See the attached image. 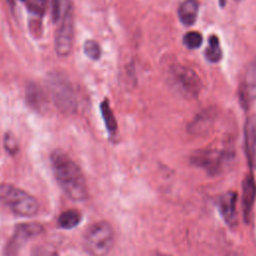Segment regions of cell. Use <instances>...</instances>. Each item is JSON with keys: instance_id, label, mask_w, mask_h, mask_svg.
I'll return each mask as SVG.
<instances>
[{"instance_id": "1", "label": "cell", "mask_w": 256, "mask_h": 256, "mask_svg": "<svg viewBox=\"0 0 256 256\" xmlns=\"http://www.w3.org/2000/svg\"><path fill=\"white\" fill-rule=\"evenodd\" d=\"M50 159L54 176L66 196L73 201L85 200L88 188L80 167L61 150H55Z\"/></svg>"}, {"instance_id": "2", "label": "cell", "mask_w": 256, "mask_h": 256, "mask_svg": "<svg viewBox=\"0 0 256 256\" xmlns=\"http://www.w3.org/2000/svg\"><path fill=\"white\" fill-rule=\"evenodd\" d=\"M233 151L227 148H205L195 151L190 161L194 166L203 169L211 176L223 173L232 163Z\"/></svg>"}, {"instance_id": "3", "label": "cell", "mask_w": 256, "mask_h": 256, "mask_svg": "<svg viewBox=\"0 0 256 256\" xmlns=\"http://www.w3.org/2000/svg\"><path fill=\"white\" fill-rule=\"evenodd\" d=\"M0 201L12 213L22 217H32L39 210V204L32 195L11 184H0Z\"/></svg>"}, {"instance_id": "4", "label": "cell", "mask_w": 256, "mask_h": 256, "mask_svg": "<svg viewBox=\"0 0 256 256\" xmlns=\"http://www.w3.org/2000/svg\"><path fill=\"white\" fill-rule=\"evenodd\" d=\"M114 243L111 225L99 221L91 225L84 235V248L91 256H107Z\"/></svg>"}, {"instance_id": "5", "label": "cell", "mask_w": 256, "mask_h": 256, "mask_svg": "<svg viewBox=\"0 0 256 256\" xmlns=\"http://www.w3.org/2000/svg\"><path fill=\"white\" fill-rule=\"evenodd\" d=\"M47 87L56 106L66 113L76 110V96L70 82L61 74L52 73L47 78Z\"/></svg>"}, {"instance_id": "6", "label": "cell", "mask_w": 256, "mask_h": 256, "mask_svg": "<svg viewBox=\"0 0 256 256\" xmlns=\"http://www.w3.org/2000/svg\"><path fill=\"white\" fill-rule=\"evenodd\" d=\"M173 86L186 97H197L201 89V81L198 75L190 68L176 66L171 71Z\"/></svg>"}, {"instance_id": "7", "label": "cell", "mask_w": 256, "mask_h": 256, "mask_svg": "<svg viewBox=\"0 0 256 256\" xmlns=\"http://www.w3.org/2000/svg\"><path fill=\"white\" fill-rule=\"evenodd\" d=\"M73 22V6L71 1H69L67 2L64 15L61 18V22L55 36V49L59 56L65 57L71 52L74 35Z\"/></svg>"}, {"instance_id": "8", "label": "cell", "mask_w": 256, "mask_h": 256, "mask_svg": "<svg viewBox=\"0 0 256 256\" xmlns=\"http://www.w3.org/2000/svg\"><path fill=\"white\" fill-rule=\"evenodd\" d=\"M43 227L39 223H23L16 227L14 234L7 242L3 256H17L20 249L31 238L42 233Z\"/></svg>"}, {"instance_id": "9", "label": "cell", "mask_w": 256, "mask_h": 256, "mask_svg": "<svg viewBox=\"0 0 256 256\" xmlns=\"http://www.w3.org/2000/svg\"><path fill=\"white\" fill-rule=\"evenodd\" d=\"M239 100L245 109L256 100V59L244 70L239 86Z\"/></svg>"}, {"instance_id": "10", "label": "cell", "mask_w": 256, "mask_h": 256, "mask_svg": "<svg viewBox=\"0 0 256 256\" xmlns=\"http://www.w3.org/2000/svg\"><path fill=\"white\" fill-rule=\"evenodd\" d=\"M237 194L233 191H228L222 194L217 199V208L223 221L230 227H233L237 221Z\"/></svg>"}, {"instance_id": "11", "label": "cell", "mask_w": 256, "mask_h": 256, "mask_svg": "<svg viewBox=\"0 0 256 256\" xmlns=\"http://www.w3.org/2000/svg\"><path fill=\"white\" fill-rule=\"evenodd\" d=\"M256 199V183L253 175L247 174L242 182V215L248 223L251 219L252 210Z\"/></svg>"}, {"instance_id": "12", "label": "cell", "mask_w": 256, "mask_h": 256, "mask_svg": "<svg viewBox=\"0 0 256 256\" xmlns=\"http://www.w3.org/2000/svg\"><path fill=\"white\" fill-rule=\"evenodd\" d=\"M245 153L249 166L256 168V116L252 115L246 120L244 128Z\"/></svg>"}, {"instance_id": "13", "label": "cell", "mask_w": 256, "mask_h": 256, "mask_svg": "<svg viewBox=\"0 0 256 256\" xmlns=\"http://www.w3.org/2000/svg\"><path fill=\"white\" fill-rule=\"evenodd\" d=\"M199 11L197 0H184L178 8V17L182 24L191 26L195 23Z\"/></svg>"}, {"instance_id": "14", "label": "cell", "mask_w": 256, "mask_h": 256, "mask_svg": "<svg viewBox=\"0 0 256 256\" xmlns=\"http://www.w3.org/2000/svg\"><path fill=\"white\" fill-rule=\"evenodd\" d=\"M82 216L79 211L69 209L62 212L58 217V226L63 229H72L81 222Z\"/></svg>"}, {"instance_id": "15", "label": "cell", "mask_w": 256, "mask_h": 256, "mask_svg": "<svg viewBox=\"0 0 256 256\" xmlns=\"http://www.w3.org/2000/svg\"><path fill=\"white\" fill-rule=\"evenodd\" d=\"M212 119H213V116L209 112L198 115L190 124V129H189L190 133L202 134L207 132L212 124Z\"/></svg>"}, {"instance_id": "16", "label": "cell", "mask_w": 256, "mask_h": 256, "mask_svg": "<svg viewBox=\"0 0 256 256\" xmlns=\"http://www.w3.org/2000/svg\"><path fill=\"white\" fill-rule=\"evenodd\" d=\"M205 57L209 62L216 63L222 58V50L219 39L216 35H210L208 39V46L205 50Z\"/></svg>"}, {"instance_id": "17", "label": "cell", "mask_w": 256, "mask_h": 256, "mask_svg": "<svg viewBox=\"0 0 256 256\" xmlns=\"http://www.w3.org/2000/svg\"><path fill=\"white\" fill-rule=\"evenodd\" d=\"M28 104L34 109L40 110L45 107V99L42 91L36 85H29L26 91Z\"/></svg>"}, {"instance_id": "18", "label": "cell", "mask_w": 256, "mask_h": 256, "mask_svg": "<svg viewBox=\"0 0 256 256\" xmlns=\"http://www.w3.org/2000/svg\"><path fill=\"white\" fill-rule=\"evenodd\" d=\"M100 110H101V114H102V118L103 121L105 123V126L107 128V130L109 131V133L114 134L117 130V121L114 117L113 111L110 107L109 101L107 99L103 100L100 104Z\"/></svg>"}, {"instance_id": "19", "label": "cell", "mask_w": 256, "mask_h": 256, "mask_svg": "<svg viewBox=\"0 0 256 256\" xmlns=\"http://www.w3.org/2000/svg\"><path fill=\"white\" fill-rule=\"evenodd\" d=\"M203 41L202 35L197 31L187 32L183 37V43L189 49H197L201 46Z\"/></svg>"}, {"instance_id": "20", "label": "cell", "mask_w": 256, "mask_h": 256, "mask_svg": "<svg viewBox=\"0 0 256 256\" xmlns=\"http://www.w3.org/2000/svg\"><path fill=\"white\" fill-rule=\"evenodd\" d=\"M26 5L30 13L41 17L45 13L47 0H26Z\"/></svg>"}, {"instance_id": "21", "label": "cell", "mask_w": 256, "mask_h": 256, "mask_svg": "<svg viewBox=\"0 0 256 256\" xmlns=\"http://www.w3.org/2000/svg\"><path fill=\"white\" fill-rule=\"evenodd\" d=\"M83 50H84V53L87 55V57H89L92 60H97L100 58L101 49L98 43L95 42L94 40H87L84 43Z\"/></svg>"}, {"instance_id": "22", "label": "cell", "mask_w": 256, "mask_h": 256, "mask_svg": "<svg viewBox=\"0 0 256 256\" xmlns=\"http://www.w3.org/2000/svg\"><path fill=\"white\" fill-rule=\"evenodd\" d=\"M4 146L5 149L10 153V154H15L18 151V144L14 136L10 133H6L4 137Z\"/></svg>"}, {"instance_id": "23", "label": "cell", "mask_w": 256, "mask_h": 256, "mask_svg": "<svg viewBox=\"0 0 256 256\" xmlns=\"http://www.w3.org/2000/svg\"><path fill=\"white\" fill-rule=\"evenodd\" d=\"M31 256H58L56 252L45 246H37L33 248Z\"/></svg>"}, {"instance_id": "24", "label": "cell", "mask_w": 256, "mask_h": 256, "mask_svg": "<svg viewBox=\"0 0 256 256\" xmlns=\"http://www.w3.org/2000/svg\"><path fill=\"white\" fill-rule=\"evenodd\" d=\"M52 6V18L54 22H57L60 19L61 13V0H51Z\"/></svg>"}, {"instance_id": "25", "label": "cell", "mask_w": 256, "mask_h": 256, "mask_svg": "<svg viewBox=\"0 0 256 256\" xmlns=\"http://www.w3.org/2000/svg\"><path fill=\"white\" fill-rule=\"evenodd\" d=\"M21 1H26V0H21Z\"/></svg>"}, {"instance_id": "26", "label": "cell", "mask_w": 256, "mask_h": 256, "mask_svg": "<svg viewBox=\"0 0 256 256\" xmlns=\"http://www.w3.org/2000/svg\"><path fill=\"white\" fill-rule=\"evenodd\" d=\"M237 1H242V0H237Z\"/></svg>"}]
</instances>
